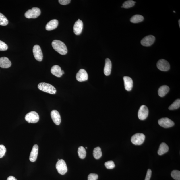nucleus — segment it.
Returning <instances> with one entry per match:
<instances>
[{"mask_svg": "<svg viewBox=\"0 0 180 180\" xmlns=\"http://www.w3.org/2000/svg\"><path fill=\"white\" fill-rule=\"evenodd\" d=\"M38 88L42 91L52 94H55L57 92V90L55 87L48 83H40L38 85Z\"/></svg>", "mask_w": 180, "mask_h": 180, "instance_id": "obj_2", "label": "nucleus"}, {"mask_svg": "<svg viewBox=\"0 0 180 180\" xmlns=\"http://www.w3.org/2000/svg\"><path fill=\"white\" fill-rule=\"evenodd\" d=\"M57 171L61 175H64L67 173V168L65 160L61 159L58 160L56 165Z\"/></svg>", "mask_w": 180, "mask_h": 180, "instance_id": "obj_5", "label": "nucleus"}, {"mask_svg": "<svg viewBox=\"0 0 180 180\" xmlns=\"http://www.w3.org/2000/svg\"><path fill=\"white\" fill-rule=\"evenodd\" d=\"M41 11L38 7H33L31 9H29L25 13V16L26 18H36L40 15Z\"/></svg>", "mask_w": 180, "mask_h": 180, "instance_id": "obj_3", "label": "nucleus"}, {"mask_svg": "<svg viewBox=\"0 0 180 180\" xmlns=\"http://www.w3.org/2000/svg\"><path fill=\"white\" fill-rule=\"evenodd\" d=\"M6 148L3 145H0V158H1L5 155L6 152Z\"/></svg>", "mask_w": 180, "mask_h": 180, "instance_id": "obj_31", "label": "nucleus"}, {"mask_svg": "<svg viewBox=\"0 0 180 180\" xmlns=\"http://www.w3.org/2000/svg\"><path fill=\"white\" fill-rule=\"evenodd\" d=\"M25 119L29 123H36L39 120V116L35 111L30 112L25 116Z\"/></svg>", "mask_w": 180, "mask_h": 180, "instance_id": "obj_6", "label": "nucleus"}, {"mask_svg": "<svg viewBox=\"0 0 180 180\" xmlns=\"http://www.w3.org/2000/svg\"><path fill=\"white\" fill-rule=\"evenodd\" d=\"M171 176L175 180H180V171H179L174 170L171 172Z\"/></svg>", "mask_w": 180, "mask_h": 180, "instance_id": "obj_29", "label": "nucleus"}, {"mask_svg": "<svg viewBox=\"0 0 180 180\" xmlns=\"http://www.w3.org/2000/svg\"><path fill=\"white\" fill-rule=\"evenodd\" d=\"M70 0H59V2L60 4L63 5H66L70 3Z\"/></svg>", "mask_w": 180, "mask_h": 180, "instance_id": "obj_35", "label": "nucleus"}, {"mask_svg": "<svg viewBox=\"0 0 180 180\" xmlns=\"http://www.w3.org/2000/svg\"><path fill=\"white\" fill-rule=\"evenodd\" d=\"M180 106V100L178 99L175 100L169 107V109L170 110H174L177 109L179 108Z\"/></svg>", "mask_w": 180, "mask_h": 180, "instance_id": "obj_26", "label": "nucleus"}, {"mask_svg": "<svg viewBox=\"0 0 180 180\" xmlns=\"http://www.w3.org/2000/svg\"><path fill=\"white\" fill-rule=\"evenodd\" d=\"M98 175L96 174L90 173L88 176V180H97Z\"/></svg>", "mask_w": 180, "mask_h": 180, "instance_id": "obj_33", "label": "nucleus"}, {"mask_svg": "<svg viewBox=\"0 0 180 180\" xmlns=\"http://www.w3.org/2000/svg\"><path fill=\"white\" fill-rule=\"evenodd\" d=\"M59 24V22L57 19H53L47 23L46 26V29L48 31L55 30L57 28Z\"/></svg>", "mask_w": 180, "mask_h": 180, "instance_id": "obj_20", "label": "nucleus"}, {"mask_svg": "<svg viewBox=\"0 0 180 180\" xmlns=\"http://www.w3.org/2000/svg\"><path fill=\"white\" fill-rule=\"evenodd\" d=\"M144 17L140 15H136L133 16L130 19V22L134 24H136L142 22Z\"/></svg>", "mask_w": 180, "mask_h": 180, "instance_id": "obj_23", "label": "nucleus"}, {"mask_svg": "<svg viewBox=\"0 0 180 180\" xmlns=\"http://www.w3.org/2000/svg\"><path fill=\"white\" fill-rule=\"evenodd\" d=\"M149 113L148 108L145 105L141 106L138 112V117L141 120L146 119L148 117Z\"/></svg>", "mask_w": 180, "mask_h": 180, "instance_id": "obj_10", "label": "nucleus"}, {"mask_svg": "<svg viewBox=\"0 0 180 180\" xmlns=\"http://www.w3.org/2000/svg\"><path fill=\"white\" fill-rule=\"evenodd\" d=\"M7 180H15V178L13 176H9L7 178Z\"/></svg>", "mask_w": 180, "mask_h": 180, "instance_id": "obj_36", "label": "nucleus"}, {"mask_svg": "<svg viewBox=\"0 0 180 180\" xmlns=\"http://www.w3.org/2000/svg\"><path fill=\"white\" fill-rule=\"evenodd\" d=\"M9 21L4 15L0 13V25L6 26L8 24Z\"/></svg>", "mask_w": 180, "mask_h": 180, "instance_id": "obj_27", "label": "nucleus"}, {"mask_svg": "<svg viewBox=\"0 0 180 180\" xmlns=\"http://www.w3.org/2000/svg\"><path fill=\"white\" fill-rule=\"evenodd\" d=\"M152 171L150 169H148L147 171L146 175L145 180H150L151 177Z\"/></svg>", "mask_w": 180, "mask_h": 180, "instance_id": "obj_34", "label": "nucleus"}, {"mask_svg": "<svg viewBox=\"0 0 180 180\" xmlns=\"http://www.w3.org/2000/svg\"><path fill=\"white\" fill-rule=\"evenodd\" d=\"M76 78L79 82H84L88 80V75L85 69H81L79 70L76 75Z\"/></svg>", "mask_w": 180, "mask_h": 180, "instance_id": "obj_12", "label": "nucleus"}, {"mask_svg": "<svg viewBox=\"0 0 180 180\" xmlns=\"http://www.w3.org/2000/svg\"><path fill=\"white\" fill-rule=\"evenodd\" d=\"M169 150V147L165 143H162L160 144L159 148L158 150V153L160 156L166 153Z\"/></svg>", "mask_w": 180, "mask_h": 180, "instance_id": "obj_21", "label": "nucleus"}, {"mask_svg": "<svg viewBox=\"0 0 180 180\" xmlns=\"http://www.w3.org/2000/svg\"><path fill=\"white\" fill-rule=\"evenodd\" d=\"M111 62L109 59L107 58L105 59V67H104V74L106 76H108L111 74Z\"/></svg>", "mask_w": 180, "mask_h": 180, "instance_id": "obj_18", "label": "nucleus"}, {"mask_svg": "<svg viewBox=\"0 0 180 180\" xmlns=\"http://www.w3.org/2000/svg\"><path fill=\"white\" fill-rule=\"evenodd\" d=\"M34 57L35 59L39 61H41L43 59V54L40 46L36 45L34 46L33 49Z\"/></svg>", "mask_w": 180, "mask_h": 180, "instance_id": "obj_9", "label": "nucleus"}, {"mask_svg": "<svg viewBox=\"0 0 180 180\" xmlns=\"http://www.w3.org/2000/svg\"><path fill=\"white\" fill-rule=\"evenodd\" d=\"M83 28V23L82 20L79 19L75 23L73 26V32L76 35H79L82 32Z\"/></svg>", "mask_w": 180, "mask_h": 180, "instance_id": "obj_13", "label": "nucleus"}, {"mask_svg": "<svg viewBox=\"0 0 180 180\" xmlns=\"http://www.w3.org/2000/svg\"><path fill=\"white\" fill-rule=\"evenodd\" d=\"M169 87L166 85L160 87L158 90V95L161 97L165 96L169 92Z\"/></svg>", "mask_w": 180, "mask_h": 180, "instance_id": "obj_22", "label": "nucleus"}, {"mask_svg": "<svg viewBox=\"0 0 180 180\" xmlns=\"http://www.w3.org/2000/svg\"><path fill=\"white\" fill-rule=\"evenodd\" d=\"M78 153L79 157L80 158L83 159L86 158V152L84 147L81 146L79 147Z\"/></svg>", "mask_w": 180, "mask_h": 180, "instance_id": "obj_25", "label": "nucleus"}, {"mask_svg": "<svg viewBox=\"0 0 180 180\" xmlns=\"http://www.w3.org/2000/svg\"><path fill=\"white\" fill-rule=\"evenodd\" d=\"M173 12H174V13H175V11H173Z\"/></svg>", "mask_w": 180, "mask_h": 180, "instance_id": "obj_38", "label": "nucleus"}, {"mask_svg": "<svg viewBox=\"0 0 180 180\" xmlns=\"http://www.w3.org/2000/svg\"><path fill=\"white\" fill-rule=\"evenodd\" d=\"M8 49V46L5 42L0 40V51H5Z\"/></svg>", "mask_w": 180, "mask_h": 180, "instance_id": "obj_32", "label": "nucleus"}, {"mask_svg": "<svg viewBox=\"0 0 180 180\" xmlns=\"http://www.w3.org/2000/svg\"><path fill=\"white\" fill-rule=\"evenodd\" d=\"M105 166L108 169H112L115 167V164L113 161L106 162L105 163Z\"/></svg>", "mask_w": 180, "mask_h": 180, "instance_id": "obj_30", "label": "nucleus"}, {"mask_svg": "<svg viewBox=\"0 0 180 180\" xmlns=\"http://www.w3.org/2000/svg\"><path fill=\"white\" fill-rule=\"evenodd\" d=\"M15 180H17V179H15Z\"/></svg>", "mask_w": 180, "mask_h": 180, "instance_id": "obj_39", "label": "nucleus"}, {"mask_svg": "<svg viewBox=\"0 0 180 180\" xmlns=\"http://www.w3.org/2000/svg\"><path fill=\"white\" fill-rule=\"evenodd\" d=\"M52 74L58 77H61L63 74H64V71L62 70L61 67L58 65L53 66L51 69Z\"/></svg>", "mask_w": 180, "mask_h": 180, "instance_id": "obj_14", "label": "nucleus"}, {"mask_svg": "<svg viewBox=\"0 0 180 180\" xmlns=\"http://www.w3.org/2000/svg\"><path fill=\"white\" fill-rule=\"evenodd\" d=\"M86 148H87V147H86Z\"/></svg>", "mask_w": 180, "mask_h": 180, "instance_id": "obj_40", "label": "nucleus"}, {"mask_svg": "<svg viewBox=\"0 0 180 180\" xmlns=\"http://www.w3.org/2000/svg\"><path fill=\"white\" fill-rule=\"evenodd\" d=\"M145 135L142 133H137L131 137V141L133 144L135 145H141L144 142Z\"/></svg>", "mask_w": 180, "mask_h": 180, "instance_id": "obj_4", "label": "nucleus"}, {"mask_svg": "<svg viewBox=\"0 0 180 180\" xmlns=\"http://www.w3.org/2000/svg\"><path fill=\"white\" fill-rule=\"evenodd\" d=\"M158 123L160 126L167 128L173 126L175 125L174 122L168 118H163L160 119Z\"/></svg>", "mask_w": 180, "mask_h": 180, "instance_id": "obj_7", "label": "nucleus"}, {"mask_svg": "<svg viewBox=\"0 0 180 180\" xmlns=\"http://www.w3.org/2000/svg\"><path fill=\"white\" fill-rule=\"evenodd\" d=\"M51 116L52 120L55 125H59L60 124L61 119L59 112L56 110H53L51 112Z\"/></svg>", "mask_w": 180, "mask_h": 180, "instance_id": "obj_15", "label": "nucleus"}, {"mask_svg": "<svg viewBox=\"0 0 180 180\" xmlns=\"http://www.w3.org/2000/svg\"><path fill=\"white\" fill-rule=\"evenodd\" d=\"M179 27H180V19H179Z\"/></svg>", "mask_w": 180, "mask_h": 180, "instance_id": "obj_37", "label": "nucleus"}, {"mask_svg": "<svg viewBox=\"0 0 180 180\" xmlns=\"http://www.w3.org/2000/svg\"><path fill=\"white\" fill-rule=\"evenodd\" d=\"M52 45L54 49L61 55H65L67 53L66 46L60 40H55L52 42Z\"/></svg>", "mask_w": 180, "mask_h": 180, "instance_id": "obj_1", "label": "nucleus"}, {"mask_svg": "<svg viewBox=\"0 0 180 180\" xmlns=\"http://www.w3.org/2000/svg\"><path fill=\"white\" fill-rule=\"evenodd\" d=\"M11 65V62L8 58L5 57L0 58V67L2 68H9Z\"/></svg>", "mask_w": 180, "mask_h": 180, "instance_id": "obj_19", "label": "nucleus"}, {"mask_svg": "<svg viewBox=\"0 0 180 180\" xmlns=\"http://www.w3.org/2000/svg\"><path fill=\"white\" fill-rule=\"evenodd\" d=\"M136 3L134 1L129 0V1H127L125 2L123 4V6L121 7L125 8V9L129 8L132 7L134 6L135 3Z\"/></svg>", "mask_w": 180, "mask_h": 180, "instance_id": "obj_28", "label": "nucleus"}, {"mask_svg": "<svg viewBox=\"0 0 180 180\" xmlns=\"http://www.w3.org/2000/svg\"><path fill=\"white\" fill-rule=\"evenodd\" d=\"M38 145L35 144L33 147L31 152L30 156V160L31 162H35L37 158L38 154Z\"/></svg>", "mask_w": 180, "mask_h": 180, "instance_id": "obj_17", "label": "nucleus"}, {"mask_svg": "<svg viewBox=\"0 0 180 180\" xmlns=\"http://www.w3.org/2000/svg\"><path fill=\"white\" fill-rule=\"evenodd\" d=\"M125 89L128 91L132 90L133 86V82L132 79L128 76H125L123 78Z\"/></svg>", "mask_w": 180, "mask_h": 180, "instance_id": "obj_16", "label": "nucleus"}, {"mask_svg": "<svg viewBox=\"0 0 180 180\" xmlns=\"http://www.w3.org/2000/svg\"><path fill=\"white\" fill-rule=\"evenodd\" d=\"M102 153L101 148L99 147H97L94 148L93 151V156L96 159H99L101 157Z\"/></svg>", "mask_w": 180, "mask_h": 180, "instance_id": "obj_24", "label": "nucleus"}, {"mask_svg": "<svg viewBox=\"0 0 180 180\" xmlns=\"http://www.w3.org/2000/svg\"><path fill=\"white\" fill-rule=\"evenodd\" d=\"M157 67L160 71H166L170 69V65L167 61L165 59H161L158 61L157 63Z\"/></svg>", "mask_w": 180, "mask_h": 180, "instance_id": "obj_8", "label": "nucleus"}, {"mask_svg": "<svg viewBox=\"0 0 180 180\" xmlns=\"http://www.w3.org/2000/svg\"><path fill=\"white\" fill-rule=\"evenodd\" d=\"M155 40V37L152 35L147 36L141 40V44L144 46H151L154 43Z\"/></svg>", "mask_w": 180, "mask_h": 180, "instance_id": "obj_11", "label": "nucleus"}]
</instances>
